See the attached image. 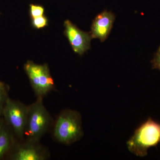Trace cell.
Returning a JSON list of instances; mask_svg holds the SVG:
<instances>
[{"label": "cell", "mask_w": 160, "mask_h": 160, "mask_svg": "<svg viewBox=\"0 0 160 160\" xmlns=\"http://www.w3.org/2000/svg\"><path fill=\"white\" fill-rule=\"evenodd\" d=\"M9 87L5 83L0 81V114H2L3 108L8 99Z\"/></svg>", "instance_id": "cell-10"}, {"label": "cell", "mask_w": 160, "mask_h": 160, "mask_svg": "<svg viewBox=\"0 0 160 160\" xmlns=\"http://www.w3.org/2000/svg\"><path fill=\"white\" fill-rule=\"evenodd\" d=\"M28 112V106L9 98L3 108L4 122L19 138L25 136Z\"/></svg>", "instance_id": "cell-5"}, {"label": "cell", "mask_w": 160, "mask_h": 160, "mask_svg": "<svg viewBox=\"0 0 160 160\" xmlns=\"http://www.w3.org/2000/svg\"><path fill=\"white\" fill-rule=\"evenodd\" d=\"M51 118L43 103V98H37L28 106L25 136L27 141L38 142L49 129Z\"/></svg>", "instance_id": "cell-3"}, {"label": "cell", "mask_w": 160, "mask_h": 160, "mask_svg": "<svg viewBox=\"0 0 160 160\" xmlns=\"http://www.w3.org/2000/svg\"><path fill=\"white\" fill-rule=\"evenodd\" d=\"M151 62L153 69H158L160 71V46L154 54Z\"/></svg>", "instance_id": "cell-13"}, {"label": "cell", "mask_w": 160, "mask_h": 160, "mask_svg": "<svg viewBox=\"0 0 160 160\" xmlns=\"http://www.w3.org/2000/svg\"><path fill=\"white\" fill-rule=\"evenodd\" d=\"M38 142L27 141L12 149L9 155L12 160H44L47 158L46 150L40 146Z\"/></svg>", "instance_id": "cell-7"}, {"label": "cell", "mask_w": 160, "mask_h": 160, "mask_svg": "<svg viewBox=\"0 0 160 160\" xmlns=\"http://www.w3.org/2000/svg\"><path fill=\"white\" fill-rule=\"evenodd\" d=\"M64 34L68 39L72 48L77 54L82 55L90 48L92 38L90 33L82 31L67 20L64 22Z\"/></svg>", "instance_id": "cell-6"}, {"label": "cell", "mask_w": 160, "mask_h": 160, "mask_svg": "<svg viewBox=\"0 0 160 160\" xmlns=\"http://www.w3.org/2000/svg\"><path fill=\"white\" fill-rule=\"evenodd\" d=\"M47 18L43 15L42 16L35 18L32 19V26L36 29H41L48 25Z\"/></svg>", "instance_id": "cell-12"}, {"label": "cell", "mask_w": 160, "mask_h": 160, "mask_svg": "<svg viewBox=\"0 0 160 160\" xmlns=\"http://www.w3.org/2000/svg\"><path fill=\"white\" fill-rule=\"evenodd\" d=\"M24 70L37 98H43L54 89V81L47 64L39 65L28 61L24 65Z\"/></svg>", "instance_id": "cell-4"}, {"label": "cell", "mask_w": 160, "mask_h": 160, "mask_svg": "<svg viewBox=\"0 0 160 160\" xmlns=\"http://www.w3.org/2000/svg\"><path fill=\"white\" fill-rule=\"evenodd\" d=\"M115 16L112 12L105 10L97 15L92 21L90 34L92 38L106 41L111 32Z\"/></svg>", "instance_id": "cell-8"}, {"label": "cell", "mask_w": 160, "mask_h": 160, "mask_svg": "<svg viewBox=\"0 0 160 160\" xmlns=\"http://www.w3.org/2000/svg\"><path fill=\"white\" fill-rule=\"evenodd\" d=\"M44 11L45 9L42 6L32 4L29 5V13L32 19L43 16Z\"/></svg>", "instance_id": "cell-11"}, {"label": "cell", "mask_w": 160, "mask_h": 160, "mask_svg": "<svg viewBox=\"0 0 160 160\" xmlns=\"http://www.w3.org/2000/svg\"><path fill=\"white\" fill-rule=\"evenodd\" d=\"M83 134L82 116L79 112L71 109L61 112L53 129L56 139L62 144L71 145L81 139Z\"/></svg>", "instance_id": "cell-1"}, {"label": "cell", "mask_w": 160, "mask_h": 160, "mask_svg": "<svg viewBox=\"0 0 160 160\" xmlns=\"http://www.w3.org/2000/svg\"><path fill=\"white\" fill-rule=\"evenodd\" d=\"M13 136L4 123L0 130V160L2 159L13 148Z\"/></svg>", "instance_id": "cell-9"}, {"label": "cell", "mask_w": 160, "mask_h": 160, "mask_svg": "<svg viewBox=\"0 0 160 160\" xmlns=\"http://www.w3.org/2000/svg\"><path fill=\"white\" fill-rule=\"evenodd\" d=\"M2 114H0V130L2 129V127L4 125L5 122H4V120L2 118Z\"/></svg>", "instance_id": "cell-14"}, {"label": "cell", "mask_w": 160, "mask_h": 160, "mask_svg": "<svg viewBox=\"0 0 160 160\" xmlns=\"http://www.w3.org/2000/svg\"><path fill=\"white\" fill-rule=\"evenodd\" d=\"M160 142V123L149 118L135 131L127 141L128 149L135 155L144 157L148 150Z\"/></svg>", "instance_id": "cell-2"}]
</instances>
